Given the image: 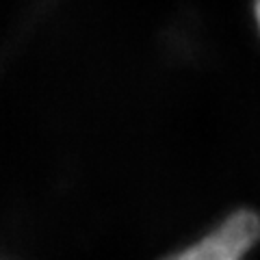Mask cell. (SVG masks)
<instances>
[{"mask_svg": "<svg viewBox=\"0 0 260 260\" xmlns=\"http://www.w3.org/2000/svg\"><path fill=\"white\" fill-rule=\"evenodd\" d=\"M260 241V215L239 208L223 217L213 230L165 260H247Z\"/></svg>", "mask_w": 260, "mask_h": 260, "instance_id": "6da1fadb", "label": "cell"}, {"mask_svg": "<svg viewBox=\"0 0 260 260\" xmlns=\"http://www.w3.org/2000/svg\"><path fill=\"white\" fill-rule=\"evenodd\" d=\"M254 18H256L258 30H260V0H256V3H254Z\"/></svg>", "mask_w": 260, "mask_h": 260, "instance_id": "7a4b0ae2", "label": "cell"}]
</instances>
